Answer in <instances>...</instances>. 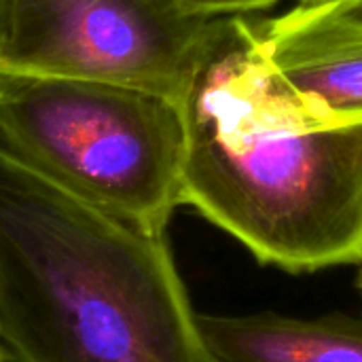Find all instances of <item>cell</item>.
Returning <instances> with one entry per match:
<instances>
[{
    "instance_id": "6da1fadb",
    "label": "cell",
    "mask_w": 362,
    "mask_h": 362,
    "mask_svg": "<svg viewBox=\"0 0 362 362\" xmlns=\"http://www.w3.org/2000/svg\"><path fill=\"white\" fill-rule=\"evenodd\" d=\"M178 108L182 206L261 265H362V125L308 119L263 53L257 15L214 19Z\"/></svg>"
},
{
    "instance_id": "3957f363",
    "label": "cell",
    "mask_w": 362,
    "mask_h": 362,
    "mask_svg": "<svg viewBox=\"0 0 362 362\" xmlns=\"http://www.w3.org/2000/svg\"><path fill=\"white\" fill-rule=\"evenodd\" d=\"M0 136L51 180L153 233L182 206L176 102L108 83L0 68Z\"/></svg>"
},
{
    "instance_id": "277c9868",
    "label": "cell",
    "mask_w": 362,
    "mask_h": 362,
    "mask_svg": "<svg viewBox=\"0 0 362 362\" xmlns=\"http://www.w3.org/2000/svg\"><path fill=\"white\" fill-rule=\"evenodd\" d=\"M214 19L176 0H0V68L178 104Z\"/></svg>"
},
{
    "instance_id": "9c48e42d",
    "label": "cell",
    "mask_w": 362,
    "mask_h": 362,
    "mask_svg": "<svg viewBox=\"0 0 362 362\" xmlns=\"http://www.w3.org/2000/svg\"><path fill=\"white\" fill-rule=\"evenodd\" d=\"M356 288L361 291V295H362V265H361V269H358V274H356Z\"/></svg>"
},
{
    "instance_id": "8992f818",
    "label": "cell",
    "mask_w": 362,
    "mask_h": 362,
    "mask_svg": "<svg viewBox=\"0 0 362 362\" xmlns=\"http://www.w3.org/2000/svg\"><path fill=\"white\" fill-rule=\"evenodd\" d=\"M216 362H362V316L197 314Z\"/></svg>"
},
{
    "instance_id": "30bf717a",
    "label": "cell",
    "mask_w": 362,
    "mask_h": 362,
    "mask_svg": "<svg viewBox=\"0 0 362 362\" xmlns=\"http://www.w3.org/2000/svg\"><path fill=\"white\" fill-rule=\"evenodd\" d=\"M0 362H4V348H2V344H0Z\"/></svg>"
},
{
    "instance_id": "ba28073f",
    "label": "cell",
    "mask_w": 362,
    "mask_h": 362,
    "mask_svg": "<svg viewBox=\"0 0 362 362\" xmlns=\"http://www.w3.org/2000/svg\"><path fill=\"white\" fill-rule=\"evenodd\" d=\"M341 4H346L350 11H354V13H358L362 15V0H339Z\"/></svg>"
},
{
    "instance_id": "5b68a950",
    "label": "cell",
    "mask_w": 362,
    "mask_h": 362,
    "mask_svg": "<svg viewBox=\"0 0 362 362\" xmlns=\"http://www.w3.org/2000/svg\"><path fill=\"white\" fill-rule=\"evenodd\" d=\"M263 53L320 127L362 125V15L339 0L259 17Z\"/></svg>"
},
{
    "instance_id": "52a82bcc",
    "label": "cell",
    "mask_w": 362,
    "mask_h": 362,
    "mask_svg": "<svg viewBox=\"0 0 362 362\" xmlns=\"http://www.w3.org/2000/svg\"><path fill=\"white\" fill-rule=\"evenodd\" d=\"M185 8L206 15V17H225V15H257L280 0H176Z\"/></svg>"
},
{
    "instance_id": "8fae6325",
    "label": "cell",
    "mask_w": 362,
    "mask_h": 362,
    "mask_svg": "<svg viewBox=\"0 0 362 362\" xmlns=\"http://www.w3.org/2000/svg\"><path fill=\"white\" fill-rule=\"evenodd\" d=\"M299 2H318V0H299Z\"/></svg>"
},
{
    "instance_id": "7a4b0ae2",
    "label": "cell",
    "mask_w": 362,
    "mask_h": 362,
    "mask_svg": "<svg viewBox=\"0 0 362 362\" xmlns=\"http://www.w3.org/2000/svg\"><path fill=\"white\" fill-rule=\"evenodd\" d=\"M0 344L17 362H216L165 233L70 193L2 136Z\"/></svg>"
}]
</instances>
